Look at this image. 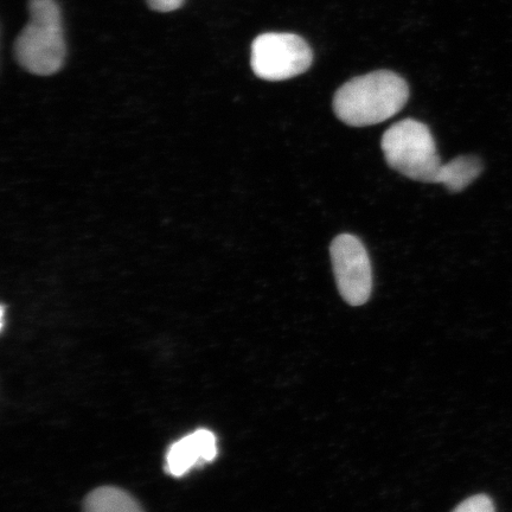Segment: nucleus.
Wrapping results in <instances>:
<instances>
[{"label":"nucleus","mask_w":512,"mask_h":512,"mask_svg":"<svg viewBox=\"0 0 512 512\" xmlns=\"http://www.w3.org/2000/svg\"><path fill=\"white\" fill-rule=\"evenodd\" d=\"M4 316H5V310L4 306L2 307V329L4 328Z\"/></svg>","instance_id":"11"},{"label":"nucleus","mask_w":512,"mask_h":512,"mask_svg":"<svg viewBox=\"0 0 512 512\" xmlns=\"http://www.w3.org/2000/svg\"><path fill=\"white\" fill-rule=\"evenodd\" d=\"M452 512H496L494 502L489 496L476 495L467 498Z\"/></svg>","instance_id":"9"},{"label":"nucleus","mask_w":512,"mask_h":512,"mask_svg":"<svg viewBox=\"0 0 512 512\" xmlns=\"http://www.w3.org/2000/svg\"><path fill=\"white\" fill-rule=\"evenodd\" d=\"M146 3L151 10L166 14L181 9L185 0H146Z\"/></svg>","instance_id":"10"},{"label":"nucleus","mask_w":512,"mask_h":512,"mask_svg":"<svg viewBox=\"0 0 512 512\" xmlns=\"http://www.w3.org/2000/svg\"><path fill=\"white\" fill-rule=\"evenodd\" d=\"M482 160L475 156H460L443 165L438 184L450 192H460L482 174Z\"/></svg>","instance_id":"7"},{"label":"nucleus","mask_w":512,"mask_h":512,"mask_svg":"<svg viewBox=\"0 0 512 512\" xmlns=\"http://www.w3.org/2000/svg\"><path fill=\"white\" fill-rule=\"evenodd\" d=\"M381 147L388 165L421 183L438 184L443 169L434 138L425 124L405 119L383 134Z\"/></svg>","instance_id":"3"},{"label":"nucleus","mask_w":512,"mask_h":512,"mask_svg":"<svg viewBox=\"0 0 512 512\" xmlns=\"http://www.w3.org/2000/svg\"><path fill=\"white\" fill-rule=\"evenodd\" d=\"M409 88L400 75L377 70L344 83L334 96L337 118L352 127L381 124L407 104Z\"/></svg>","instance_id":"1"},{"label":"nucleus","mask_w":512,"mask_h":512,"mask_svg":"<svg viewBox=\"0 0 512 512\" xmlns=\"http://www.w3.org/2000/svg\"><path fill=\"white\" fill-rule=\"evenodd\" d=\"M216 456L215 434L202 428L170 446L165 469L171 476L183 477L194 467L213 462Z\"/></svg>","instance_id":"6"},{"label":"nucleus","mask_w":512,"mask_h":512,"mask_svg":"<svg viewBox=\"0 0 512 512\" xmlns=\"http://www.w3.org/2000/svg\"><path fill=\"white\" fill-rule=\"evenodd\" d=\"M85 512H144L140 505L127 492L113 486H104L89 494L85 502Z\"/></svg>","instance_id":"8"},{"label":"nucleus","mask_w":512,"mask_h":512,"mask_svg":"<svg viewBox=\"0 0 512 512\" xmlns=\"http://www.w3.org/2000/svg\"><path fill=\"white\" fill-rule=\"evenodd\" d=\"M339 293L351 306L368 302L373 292V271L366 247L354 235L342 234L330 247Z\"/></svg>","instance_id":"5"},{"label":"nucleus","mask_w":512,"mask_h":512,"mask_svg":"<svg viewBox=\"0 0 512 512\" xmlns=\"http://www.w3.org/2000/svg\"><path fill=\"white\" fill-rule=\"evenodd\" d=\"M312 61L309 44L298 35L267 32L256 37L252 44L251 66L262 80L296 78L310 69Z\"/></svg>","instance_id":"4"},{"label":"nucleus","mask_w":512,"mask_h":512,"mask_svg":"<svg viewBox=\"0 0 512 512\" xmlns=\"http://www.w3.org/2000/svg\"><path fill=\"white\" fill-rule=\"evenodd\" d=\"M29 15L15 42L16 60L31 74H56L67 55L60 5L56 0H29Z\"/></svg>","instance_id":"2"}]
</instances>
